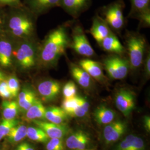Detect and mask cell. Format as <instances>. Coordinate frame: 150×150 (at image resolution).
I'll list each match as a JSON object with an SVG mask.
<instances>
[{
	"label": "cell",
	"instance_id": "7bdbcfd3",
	"mask_svg": "<svg viewBox=\"0 0 150 150\" xmlns=\"http://www.w3.org/2000/svg\"><path fill=\"white\" fill-rule=\"evenodd\" d=\"M16 150H24V146H23V143H22L21 144L19 145Z\"/></svg>",
	"mask_w": 150,
	"mask_h": 150
},
{
	"label": "cell",
	"instance_id": "cb8c5ba5",
	"mask_svg": "<svg viewBox=\"0 0 150 150\" xmlns=\"http://www.w3.org/2000/svg\"><path fill=\"white\" fill-rule=\"evenodd\" d=\"M26 136L32 141L38 142H46L49 139L48 136L42 129L39 127H28Z\"/></svg>",
	"mask_w": 150,
	"mask_h": 150
},
{
	"label": "cell",
	"instance_id": "8992f818",
	"mask_svg": "<svg viewBox=\"0 0 150 150\" xmlns=\"http://www.w3.org/2000/svg\"><path fill=\"white\" fill-rule=\"evenodd\" d=\"M38 92L45 101H52L59 95L61 91L60 83L57 81L48 80L39 83Z\"/></svg>",
	"mask_w": 150,
	"mask_h": 150
},
{
	"label": "cell",
	"instance_id": "484cf974",
	"mask_svg": "<svg viewBox=\"0 0 150 150\" xmlns=\"http://www.w3.org/2000/svg\"><path fill=\"white\" fill-rule=\"evenodd\" d=\"M61 0H32V6L38 11H42L50 7L59 5Z\"/></svg>",
	"mask_w": 150,
	"mask_h": 150
},
{
	"label": "cell",
	"instance_id": "2e32d148",
	"mask_svg": "<svg viewBox=\"0 0 150 150\" xmlns=\"http://www.w3.org/2000/svg\"><path fill=\"white\" fill-rule=\"evenodd\" d=\"M95 119L100 125H107L113 121L115 117V113L112 109L104 105L97 107L94 112Z\"/></svg>",
	"mask_w": 150,
	"mask_h": 150
},
{
	"label": "cell",
	"instance_id": "f546056e",
	"mask_svg": "<svg viewBox=\"0 0 150 150\" xmlns=\"http://www.w3.org/2000/svg\"><path fill=\"white\" fill-rule=\"evenodd\" d=\"M32 23L28 18L24 16H15L11 18L9 22V27L11 30Z\"/></svg>",
	"mask_w": 150,
	"mask_h": 150
},
{
	"label": "cell",
	"instance_id": "9c48e42d",
	"mask_svg": "<svg viewBox=\"0 0 150 150\" xmlns=\"http://www.w3.org/2000/svg\"><path fill=\"white\" fill-rule=\"evenodd\" d=\"M79 66L98 82H104L106 80L103 72L102 64L98 62L88 59H82L79 62Z\"/></svg>",
	"mask_w": 150,
	"mask_h": 150
},
{
	"label": "cell",
	"instance_id": "1f68e13d",
	"mask_svg": "<svg viewBox=\"0 0 150 150\" xmlns=\"http://www.w3.org/2000/svg\"><path fill=\"white\" fill-rule=\"evenodd\" d=\"M77 91V87L73 81H70L67 82L64 85L62 90V94L64 98H70L76 96Z\"/></svg>",
	"mask_w": 150,
	"mask_h": 150
},
{
	"label": "cell",
	"instance_id": "8fae6325",
	"mask_svg": "<svg viewBox=\"0 0 150 150\" xmlns=\"http://www.w3.org/2000/svg\"><path fill=\"white\" fill-rule=\"evenodd\" d=\"M90 33L97 42L100 45L102 41L111 32L106 22L100 18H95L93 21Z\"/></svg>",
	"mask_w": 150,
	"mask_h": 150
},
{
	"label": "cell",
	"instance_id": "603a6c76",
	"mask_svg": "<svg viewBox=\"0 0 150 150\" xmlns=\"http://www.w3.org/2000/svg\"><path fill=\"white\" fill-rule=\"evenodd\" d=\"M27 127L24 125H16L11 129L6 136L8 140L12 143L21 141L27 136Z\"/></svg>",
	"mask_w": 150,
	"mask_h": 150
},
{
	"label": "cell",
	"instance_id": "f6af8a7d",
	"mask_svg": "<svg viewBox=\"0 0 150 150\" xmlns=\"http://www.w3.org/2000/svg\"></svg>",
	"mask_w": 150,
	"mask_h": 150
},
{
	"label": "cell",
	"instance_id": "4dcf8cb0",
	"mask_svg": "<svg viewBox=\"0 0 150 150\" xmlns=\"http://www.w3.org/2000/svg\"><path fill=\"white\" fill-rule=\"evenodd\" d=\"M7 82L12 97H15L17 96L19 93L20 88V82L17 78L15 76H12L7 79Z\"/></svg>",
	"mask_w": 150,
	"mask_h": 150
},
{
	"label": "cell",
	"instance_id": "44dd1931",
	"mask_svg": "<svg viewBox=\"0 0 150 150\" xmlns=\"http://www.w3.org/2000/svg\"><path fill=\"white\" fill-rule=\"evenodd\" d=\"M12 64V46L8 41H0V65L8 67Z\"/></svg>",
	"mask_w": 150,
	"mask_h": 150
},
{
	"label": "cell",
	"instance_id": "3957f363",
	"mask_svg": "<svg viewBox=\"0 0 150 150\" xmlns=\"http://www.w3.org/2000/svg\"><path fill=\"white\" fill-rule=\"evenodd\" d=\"M103 66L108 76L113 80H122L129 73L130 68L127 59L118 56L107 57L103 61Z\"/></svg>",
	"mask_w": 150,
	"mask_h": 150
},
{
	"label": "cell",
	"instance_id": "836d02e7",
	"mask_svg": "<svg viewBox=\"0 0 150 150\" xmlns=\"http://www.w3.org/2000/svg\"><path fill=\"white\" fill-rule=\"evenodd\" d=\"M47 150H64L62 139L54 138L48 141L46 145Z\"/></svg>",
	"mask_w": 150,
	"mask_h": 150
},
{
	"label": "cell",
	"instance_id": "f35d334b",
	"mask_svg": "<svg viewBox=\"0 0 150 150\" xmlns=\"http://www.w3.org/2000/svg\"><path fill=\"white\" fill-rule=\"evenodd\" d=\"M145 126L147 131L150 132V118L149 116H146L145 117Z\"/></svg>",
	"mask_w": 150,
	"mask_h": 150
},
{
	"label": "cell",
	"instance_id": "7402d4cb",
	"mask_svg": "<svg viewBox=\"0 0 150 150\" xmlns=\"http://www.w3.org/2000/svg\"><path fill=\"white\" fill-rule=\"evenodd\" d=\"M2 115L4 119H15L19 110L18 103L14 101H5L2 104Z\"/></svg>",
	"mask_w": 150,
	"mask_h": 150
},
{
	"label": "cell",
	"instance_id": "6da1fadb",
	"mask_svg": "<svg viewBox=\"0 0 150 150\" xmlns=\"http://www.w3.org/2000/svg\"><path fill=\"white\" fill-rule=\"evenodd\" d=\"M69 44V38L64 26L54 30L48 35L41 50V63L46 66L54 65L64 54Z\"/></svg>",
	"mask_w": 150,
	"mask_h": 150
},
{
	"label": "cell",
	"instance_id": "ac0fdd59",
	"mask_svg": "<svg viewBox=\"0 0 150 150\" xmlns=\"http://www.w3.org/2000/svg\"><path fill=\"white\" fill-rule=\"evenodd\" d=\"M67 115L64 110L59 107H51L46 108L45 118L51 123L61 125L67 120Z\"/></svg>",
	"mask_w": 150,
	"mask_h": 150
},
{
	"label": "cell",
	"instance_id": "d590c367",
	"mask_svg": "<svg viewBox=\"0 0 150 150\" xmlns=\"http://www.w3.org/2000/svg\"><path fill=\"white\" fill-rule=\"evenodd\" d=\"M0 97L4 99H10L12 97L6 80L0 82Z\"/></svg>",
	"mask_w": 150,
	"mask_h": 150
},
{
	"label": "cell",
	"instance_id": "d4e9b609",
	"mask_svg": "<svg viewBox=\"0 0 150 150\" xmlns=\"http://www.w3.org/2000/svg\"><path fill=\"white\" fill-rule=\"evenodd\" d=\"M78 105L72 115V117H82L86 116L89 110L90 103L85 97L77 96Z\"/></svg>",
	"mask_w": 150,
	"mask_h": 150
},
{
	"label": "cell",
	"instance_id": "277c9868",
	"mask_svg": "<svg viewBox=\"0 0 150 150\" xmlns=\"http://www.w3.org/2000/svg\"><path fill=\"white\" fill-rule=\"evenodd\" d=\"M71 47L76 53L85 57H90L95 54L93 49L80 27H76L74 31Z\"/></svg>",
	"mask_w": 150,
	"mask_h": 150
},
{
	"label": "cell",
	"instance_id": "4316f807",
	"mask_svg": "<svg viewBox=\"0 0 150 150\" xmlns=\"http://www.w3.org/2000/svg\"><path fill=\"white\" fill-rule=\"evenodd\" d=\"M16 57L18 63L22 69L28 70L35 66V65L28 59L26 54L20 47L16 51Z\"/></svg>",
	"mask_w": 150,
	"mask_h": 150
},
{
	"label": "cell",
	"instance_id": "f1b7e54d",
	"mask_svg": "<svg viewBox=\"0 0 150 150\" xmlns=\"http://www.w3.org/2000/svg\"><path fill=\"white\" fill-rule=\"evenodd\" d=\"M18 121L15 119H4L0 123V140L6 136L11 129L18 125Z\"/></svg>",
	"mask_w": 150,
	"mask_h": 150
},
{
	"label": "cell",
	"instance_id": "9a60e30c",
	"mask_svg": "<svg viewBox=\"0 0 150 150\" xmlns=\"http://www.w3.org/2000/svg\"><path fill=\"white\" fill-rule=\"evenodd\" d=\"M144 140L134 134L128 135L117 146L116 150H145Z\"/></svg>",
	"mask_w": 150,
	"mask_h": 150
},
{
	"label": "cell",
	"instance_id": "7c38bea8",
	"mask_svg": "<svg viewBox=\"0 0 150 150\" xmlns=\"http://www.w3.org/2000/svg\"><path fill=\"white\" fill-rule=\"evenodd\" d=\"M90 140V138L85 132L79 131L71 134L67 139L66 145L72 150H85Z\"/></svg>",
	"mask_w": 150,
	"mask_h": 150
},
{
	"label": "cell",
	"instance_id": "d6986e66",
	"mask_svg": "<svg viewBox=\"0 0 150 150\" xmlns=\"http://www.w3.org/2000/svg\"><path fill=\"white\" fill-rule=\"evenodd\" d=\"M46 110V108L43 103L37 98L32 106L26 111V117L29 120L44 119L45 118Z\"/></svg>",
	"mask_w": 150,
	"mask_h": 150
},
{
	"label": "cell",
	"instance_id": "d6a6232c",
	"mask_svg": "<svg viewBox=\"0 0 150 150\" xmlns=\"http://www.w3.org/2000/svg\"><path fill=\"white\" fill-rule=\"evenodd\" d=\"M33 29V23H31L15 30H12V33L17 37H24L30 35Z\"/></svg>",
	"mask_w": 150,
	"mask_h": 150
},
{
	"label": "cell",
	"instance_id": "5bb4252c",
	"mask_svg": "<svg viewBox=\"0 0 150 150\" xmlns=\"http://www.w3.org/2000/svg\"><path fill=\"white\" fill-rule=\"evenodd\" d=\"M102 48L108 52L122 54L125 52V48L114 34L111 32L101 43Z\"/></svg>",
	"mask_w": 150,
	"mask_h": 150
},
{
	"label": "cell",
	"instance_id": "30bf717a",
	"mask_svg": "<svg viewBox=\"0 0 150 150\" xmlns=\"http://www.w3.org/2000/svg\"><path fill=\"white\" fill-rule=\"evenodd\" d=\"M33 122L38 127L42 129L50 139H62L67 133V129L61 125L36 120H33Z\"/></svg>",
	"mask_w": 150,
	"mask_h": 150
},
{
	"label": "cell",
	"instance_id": "74e56055",
	"mask_svg": "<svg viewBox=\"0 0 150 150\" xmlns=\"http://www.w3.org/2000/svg\"><path fill=\"white\" fill-rule=\"evenodd\" d=\"M145 71L146 75L147 76L150 75V53L147 54L145 59Z\"/></svg>",
	"mask_w": 150,
	"mask_h": 150
},
{
	"label": "cell",
	"instance_id": "4fadbf2b",
	"mask_svg": "<svg viewBox=\"0 0 150 150\" xmlns=\"http://www.w3.org/2000/svg\"><path fill=\"white\" fill-rule=\"evenodd\" d=\"M70 69L72 76L79 85L84 88L91 87L92 83V77L80 66L72 64Z\"/></svg>",
	"mask_w": 150,
	"mask_h": 150
},
{
	"label": "cell",
	"instance_id": "b9f144b4",
	"mask_svg": "<svg viewBox=\"0 0 150 150\" xmlns=\"http://www.w3.org/2000/svg\"><path fill=\"white\" fill-rule=\"evenodd\" d=\"M5 80V75L4 74L3 72H2L0 70V82H1L2 81Z\"/></svg>",
	"mask_w": 150,
	"mask_h": 150
},
{
	"label": "cell",
	"instance_id": "7a4b0ae2",
	"mask_svg": "<svg viewBox=\"0 0 150 150\" xmlns=\"http://www.w3.org/2000/svg\"><path fill=\"white\" fill-rule=\"evenodd\" d=\"M126 43L130 67L137 70L143 63L146 47L145 38L139 35L130 36Z\"/></svg>",
	"mask_w": 150,
	"mask_h": 150
},
{
	"label": "cell",
	"instance_id": "83f0119b",
	"mask_svg": "<svg viewBox=\"0 0 150 150\" xmlns=\"http://www.w3.org/2000/svg\"><path fill=\"white\" fill-rule=\"evenodd\" d=\"M77 105L78 98L76 95V96L70 98H64L62 103L61 108L68 116H71Z\"/></svg>",
	"mask_w": 150,
	"mask_h": 150
},
{
	"label": "cell",
	"instance_id": "e0dca14e",
	"mask_svg": "<svg viewBox=\"0 0 150 150\" xmlns=\"http://www.w3.org/2000/svg\"><path fill=\"white\" fill-rule=\"evenodd\" d=\"M37 99L36 94L32 90L23 88L18 95V105L19 108L23 111H26Z\"/></svg>",
	"mask_w": 150,
	"mask_h": 150
},
{
	"label": "cell",
	"instance_id": "8d00e7d4",
	"mask_svg": "<svg viewBox=\"0 0 150 150\" xmlns=\"http://www.w3.org/2000/svg\"><path fill=\"white\" fill-rule=\"evenodd\" d=\"M139 20L144 25L149 26L150 25V13L149 9L139 13Z\"/></svg>",
	"mask_w": 150,
	"mask_h": 150
},
{
	"label": "cell",
	"instance_id": "ba28073f",
	"mask_svg": "<svg viewBox=\"0 0 150 150\" xmlns=\"http://www.w3.org/2000/svg\"><path fill=\"white\" fill-rule=\"evenodd\" d=\"M126 129V124L122 121H115L106 125L103 129V137L107 144L117 141Z\"/></svg>",
	"mask_w": 150,
	"mask_h": 150
},
{
	"label": "cell",
	"instance_id": "60d3db41",
	"mask_svg": "<svg viewBox=\"0 0 150 150\" xmlns=\"http://www.w3.org/2000/svg\"><path fill=\"white\" fill-rule=\"evenodd\" d=\"M24 146V150H34V149L31 146V145H30L28 143H23Z\"/></svg>",
	"mask_w": 150,
	"mask_h": 150
},
{
	"label": "cell",
	"instance_id": "ffe728a7",
	"mask_svg": "<svg viewBox=\"0 0 150 150\" xmlns=\"http://www.w3.org/2000/svg\"><path fill=\"white\" fill-rule=\"evenodd\" d=\"M88 0H61V4L64 9L72 15H77L84 8Z\"/></svg>",
	"mask_w": 150,
	"mask_h": 150
},
{
	"label": "cell",
	"instance_id": "ab89813d",
	"mask_svg": "<svg viewBox=\"0 0 150 150\" xmlns=\"http://www.w3.org/2000/svg\"><path fill=\"white\" fill-rule=\"evenodd\" d=\"M17 0H0V3L5 4H13L16 2Z\"/></svg>",
	"mask_w": 150,
	"mask_h": 150
},
{
	"label": "cell",
	"instance_id": "ee69618b",
	"mask_svg": "<svg viewBox=\"0 0 150 150\" xmlns=\"http://www.w3.org/2000/svg\"><path fill=\"white\" fill-rule=\"evenodd\" d=\"M1 24H2V21H1V17H0V26H1Z\"/></svg>",
	"mask_w": 150,
	"mask_h": 150
},
{
	"label": "cell",
	"instance_id": "5b68a950",
	"mask_svg": "<svg viewBox=\"0 0 150 150\" xmlns=\"http://www.w3.org/2000/svg\"><path fill=\"white\" fill-rule=\"evenodd\" d=\"M116 106L125 116H128L135 107V98L134 93L127 89H121L115 98Z\"/></svg>",
	"mask_w": 150,
	"mask_h": 150
},
{
	"label": "cell",
	"instance_id": "52a82bcc",
	"mask_svg": "<svg viewBox=\"0 0 150 150\" xmlns=\"http://www.w3.org/2000/svg\"><path fill=\"white\" fill-rule=\"evenodd\" d=\"M105 21L115 30H120L124 23L122 6L118 4H115L110 6L105 12Z\"/></svg>",
	"mask_w": 150,
	"mask_h": 150
},
{
	"label": "cell",
	"instance_id": "e575fe53",
	"mask_svg": "<svg viewBox=\"0 0 150 150\" xmlns=\"http://www.w3.org/2000/svg\"><path fill=\"white\" fill-rule=\"evenodd\" d=\"M132 2L134 10L139 13L149 9L150 0H132Z\"/></svg>",
	"mask_w": 150,
	"mask_h": 150
}]
</instances>
